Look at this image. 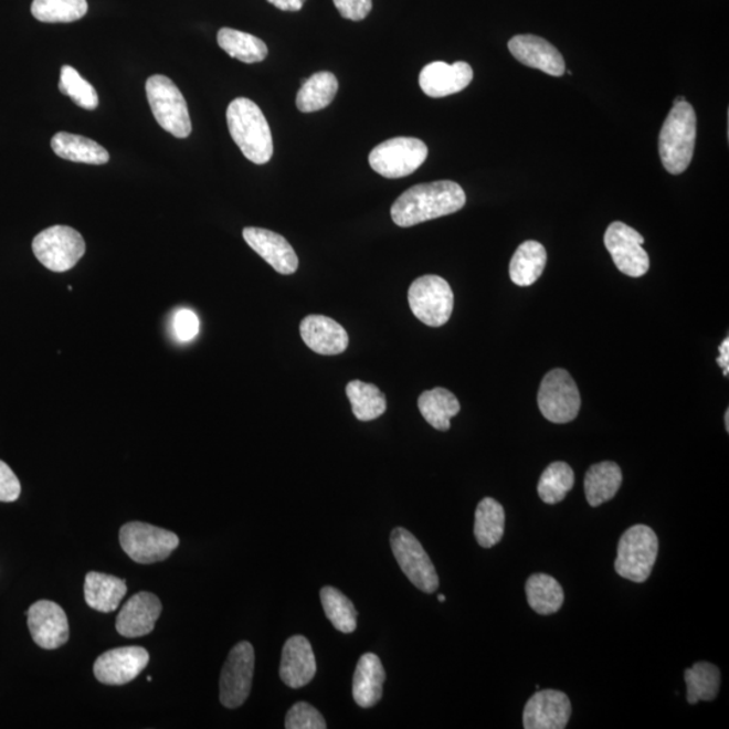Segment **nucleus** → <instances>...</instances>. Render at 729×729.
<instances>
[{
  "mask_svg": "<svg viewBox=\"0 0 729 729\" xmlns=\"http://www.w3.org/2000/svg\"><path fill=\"white\" fill-rule=\"evenodd\" d=\"M465 191L450 180L411 187L401 193L391 209L392 221L400 228H412L433 219L452 215L464 209Z\"/></svg>",
  "mask_w": 729,
  "mask_h": 729,
  "instance_id": "f257e3e1",
  "label": "nucleus"
},
{
  "mask_svg": "<svg viewBox=\"0 0 729 729\" xmlns=\"http://www.w3.org/2000/svg\"><path fill=\"white\" fill-rule=\"evenodd\" d=\"M231 137L249 161L264 166L273 156L271 127L261 108L246 97H239L228 107Z\"/></svg>",
  "mask_w": 729,
  "mask_h": 729,
  "instance_id": "f03ea898",
  "label": "nucleus"
},
{
  "mask_svg": "<svg viewBox=\"0 0 729 729\" xmlns=\"http://www.w3.org/2000/svg\"><path fill=\"white\" fill-rule=\"evenodd\" d=\"M697 117L690 103H676L659 134V156L670 175L684 173L695 154Z\"/></svg>",
  "mask_w": 729,
  "mask_h": 729,
  "instance_id": "7ed1b4c3",
  "label": "nucleus"
},
{
  "mask_svg": "<svg viewBox=\"0 0 729 729\" xmlns=\"http://www.w3.org/2000/svg\"><path fill=\"white\" fill-rule=\"evenodd\" d=\"M659 540L652 528L636 525L628 528L620 538L615 570L623 579L642 583L652 575Z\"/></svg>",
  "mask_w": 729,
  "mask_h": 729,
  "instance_id": "20e7f679",
  "label": "nucleus"
},
{
  "mask_svg": "<svg viewBox=\"0 0 729 729\" xmlns=\"http://www.w3.org/2000/svg\"><path fill=\"white\" fill-rule=\"evenodd\" d=\"M151 113L157 124L173 137L187 138L192 131L186 97L169 77L155 75L146 82Z\"/></svg>",
  "mask_w": 729,
  "mask_h": 729,
  "instance_id": "39448f33",
  "label": "nucleus"
},
{
  "mask_svg": "<svg viewBox=\"0 0 729 729\" xmlns=\"http://www.w3.org/2000/svg\"><path fill=\"white\" fill-rule=\"evenodd\" d=\"M119 542L134 562L150 564L161 562L172 554L180 539L175 532L148 522L130 521L120 528Z\"/></svg>",
  "mask_w": 729,
  "mask_h": 729,
  "instance_id": "423d86ee",
  "label": "nucleus"
},
{
  "mask_svg": "<svg viewBox=\"0 0 729 729\" xmlns=\"http://www.w3.org/2000/svg\"><path fill=\"white\" fill-rule=\"evenodd\" d=\"M429 148L421 139L398 137L377 145L369 155L370 167L387 179H401L423 166Z\"/></svg>",
  "mask_w": 729,
  "mask_h": 729,
  "instance_id": "0eeeda50",
  "label": "nucleus"
},
{
  "mask_svg": "<svg viewBox=\"0 0 729 729\" xmlns=\"http://www.w3.org/2000/svg\"><path fill=\"white\" fill-rule=\"evenodd\" d=\"M409 303L411 311L422 324L441 327L452 318L454 294L445 278L427 275L411 284Z\"/></svg>",
  "mask_w": 729,
  "mask_h": 729,
  "instance_id": "6e6552de",
  "label": "nucleus"
},
{
  "mask_svg": "<svg viewBox=\"0 0 729 729\" xmlns=\"http://www.w3.org/2000/svg\"><path fill=\"white\" fill-rule=\"evenodd\" d=\"M538 405L551 423L573 422L581 409V394L573 377L563 369L547 373L539 388Z\"/></svg>",
  "mask_w": 729,
  "mask_h": 729,
  "instance_id": "1a4fd4ad",
  "label": "nucleus"
},
{
  "mask_svg": "<svg viewBox=\"0 0 729 729\" xmlns=\"http://www.w3.org/2000/svg\"><path fill=\"white\" fill-rule=\"evenodd\" d=\"M33 252L36 260L49 271L66 272L83 257L85 242L75 229L52 226L35 236Z\"/></svg>",
  "mask_w": 729,
  "mask_h": 729,
  "instance_id": "9d476101",
  "label": "nucleus"
},
{
  "mask_svg": "<svg viewBox=\"0 0 729 729\" xmlns=\"http://www.w3.org/2000/svg\"><path fill=\"white\" fill-rule=\"evenodd\" d=\"M391 547L406 579L422 592L434 593L440 587V579L421 542L409 530L398 527L391 533Z\"/></svg>",
  "mask_w": 729,
  "mask_h": 729,
  "instance_id": "9b49d317",
  "label": "nucleus"
},
{
  "mask_svg": "<svg viewBox=\"0 0 729 729\" xmlns=\"http://www.w3.org/2000/svg\"><path fill=\"white\" fill-rule=\"evenodd\" d=\"M254 665L255 655L251 643L241 642L231 648L219 683V698L223 707L235 709L247 700L252 690Z\"/></svg>",
  "mask_w": 729,
  "mask_h": 729,
  "instance_id": "f8f14e48",
  "label": "nucleus"
},
{
  "mask_svg": "<svg viewBox=\"0 0 729 729\" xmlns=\"http://www.w3.org/2000/svg\"><path fill=\"white\" fill-rule=\"evenodd\" d=\"M604 243L620 272L630 277L646 275L649 258L642 246L644 239L635 229L623 222H613L605 231Z\"/></svg>",
  "mask_w": 729,
  "mask_h": 729,
  "instance_id": "ddd939ff",
  "label": "nucleus"
},
{
  "mask_svg": "<svg viewBox=\"0 0 729 729\" xmlns=\"http://www.w3.org/2000/svg\"><path fill=\"white\" fill-rule=\"evenodd\" d=\"M30 634L36 646L56 649L70 640V624L63 608L53 601H36L28 611Z\"/></svg>",
  "mask_w": 729,
  "mask_h": 729,
  "instance_id": "4468645a",
  "label": "nucleus"
},
{
  "mask_svg": "<svg viewBox=\"0 0 729 729\" xmlns=\"http://www.w3.org/2000/svg\"><path fill=\"white\" fill-rule=\"evenodd\" d=\"M148 665L149 653L144 647H119L96 659L94 674L102 684L120 686L136 679Z\"/></svg>",
  "mask_w": 729,
  "mask_h": 729,
  "instance_id": "2eb2a0df",
  "label": "nucleus"
},
{
  "mask_svg": "<svg viewBox=\"0 0 729 729\" xmlns=\"http://www.w3.org/2000/svg\"><path fill=\"white\" fill-rule=\"evenodd\" d=\"M571 716V702L563 691L540 690L527 701L522 712L526 729H563Z\"/></svg>",
  "mask_w": 729,
  "mask_h": 729,
  "instance_id": "dca6fc26",
  "label": "nucleus"
},
{
  "mask_svg": "<svg viewBox=\"0 0 729 729\" xmlns=\"http://www.w3.org/2000/svg\"><path fill=\"white\" fill-rule=\"evenodd\" d=\"M242 234L247 245L279 275H294L299 267V258L294 247L283 235L260 228L243 229Z\"/></svg>",
  "mask_w": 729,
  "mask_h": 729,
  "instance_id": "f3484780",
  "label": "nucleus"
},
{
  "mask_svg": "<svg viewBox=\"0 0 729 729\" xmlns=\"http://www.w3.org/2000/svg\"><path fill=\"white\" fill-rule=\"evenodd\" d=\"M509 52L519 63L547 75L562 76L567 66L562 54L549 41L532 34L515 35L508 42Z\"/></svg>",
  "mask_w": 729,
  "mask_h": 729,
  "instance_id": "a211bd4d",
  "label": "nucleus"
},
{
  "mask_svg": "<svg viewBox=\"0 0 729 729\" xmlns=\"http://www.w3.org/2000/svg\"><path fill=\"white\" fill-rule=\"evenodd\" d=\"M161 612V601L156 594L139 592L122 608L115 627L125 637L149 635L155 630Z\"/></svg>",
  "mask_w": 729,
  "mask_h": 729,
  "instance_id": "6ab92c4d",
  "label": "nucleus"
},
{
  "mask_svg": "<svg viewBox=\"0 0 729 729\" xmlns=\"http://www.w3.org/2000/svg\"><path fill=\"white\" fill-rule=\"evenodd\" d=\"M473 81L472 66L464 61L453 65L435 61L425 65L419 75V85L430 97H445L461 93Z\"/></svg>",
  "mask_w": 729,
  "mask_h": 729,
  "instance_id": "aec40b11",
  "label": "nucleus"
},
{
  "mask_svg": "<svg viewBox=\"0 0 729 729\" xmlns=\"http://www.w3.org/2000/svg\"><path fill=\"white\" fill-rule=\"evenodd\" d=\"M316 674V661L307 637L295 635L285 642L279 664V677L290 689H300L311 683Z\"/></svg>",
  "mask_w": 729,
  "mask_h": 729,
  "instance_id": "412c9836",
  "label": "nucleus"
},
{
  "mask_svg": "<svg viewBox=\"0 0 729 729\" xmlns=\"http://www.w3.org/2000/svg\"><path fill=\"white\" fill-rule=\"evenodd\" d=\"M304 344L321 356H338L348 349L349 336L338 321L325 315H309L300 324Z\"/></svg>",
  "mask_w": 729,
  "mask_h": 729,
  "instance_id": "4be33fe9",
  "label": "nucleus"
},
{
  "mask_svg": "<svg viewBox=\"0 0 729 729\" xmlns=\"http://www.w3.org/2000/svg\"><path fill=\"white\" fill-rule=\"evenodd\" d=\"M385 678L384 666L379 656L372 653L363 654L352 677V698L358 707L372 708L380 702Z\"/></svg>",
  "mask_w": 729,
  "mask_h": 729,
  "instance_id": "5701e85b",
  "label": "nucleus"
},
{
  "mask_svg": "<svg viewBox=\"0 0 729 729\" xmlns=\"http://www.w3.org/2000/svg\"><path fill=\"white\" fill-rule=\"evenodd\" d=\"M127 593L126 581L118 577L89 571L85 575V603L97 612L109 613L118 610Z\"/></svg>",
  "mask_w": 729,
  "mask_h": 729,
  "instance_id": "b1692460",
  "label": "nucleus"
},
{
  "mask_svg": "<svg viewBox=\"0 0 729 729\" xmlns=\"http://www.w3.org/2000/svg\"><path fill=\"white\" fill-rule=\"evenodd\" d=\"M52 149L63 160L105 166L109 160L108 151L93 139L76 134L57 133L52 138Z\"/></svg>",
  "mask_w": 729,
  "mask_h": 729,
  "instance_id": "393cba45",
  "label": "nucleus"
},
{
  "mask_svg": "<svg viewBox=\"0 0 729 729\" xmlns=\"http://www.w3.org/2000/svg\"><path fill=\"white\" fill-rule=\"evenodd\" d=\"M623 483V473L615 462H600L589 467L585 476V495L589 506L595 508L612 500Z\"/></svg>",
  "mask_w": 729,
  "mask_h": 729,
  "instance_id": "a878e982",
  "label": "nucleus"
},
{
  "mask_svg": "<svg viewBox=\"0 0 729 729\" xmlns=\"http://www.w3.org/2000/svg\"><path fill=\"white\" fill-rule=\"evenodd\" d=\"M547 252L542 243L526 241L515 252L509 265L510 279L519 287H530L542 276Z\"/></svg>",
  "mask_w": 729,
  "mask_h": 729,
  "instance_id": "bb28decb",
  "label": "nucleus"
},
{
  "mask_svg": "<svg viewBox=\"0 0 729 729\" xmlns=\"http://www.w3.org/2000/svg\"><path fill=\"white\" fill-rule=\"evenodd\" d=\"M418 406L425 422L440 431L450 430L452 418L461 411L458 399L445 388L423 392L418 399Z\"/></svg>",
  "mask_w": 729,
  "mask_h": 729,
  "instance_id": "cd10ccee",
  "label": "nucleus"
},
{
  "mask_svg": "<svg viewBox=\"0 0 729 729\" xmlns=\"http://www.w3.org/2000/svg\"><path fill=\"white\" fill-rule=\"evenodd\" d=\"M474 537L484 549L500 543L506 530V510L495 498L485 497L479 501L474 516Z\"/></svg>",
  "mask_w": 729,
  "mask_h": 729,
  "instance_id": "c85d7f7f",
  "label": "nucleus"
},
{
  "mask_svg": "<svg viewBox=\"0 0 729 729\" xmlns=\"http://www.w3.org/2000/svg\"><path fill=\"white\" fill-rule=\"evenodd\" d=\"M338 93V81L331 72L315 73L303 81L296 96V106L302 113H315L330 106Z\"/></svg>",
  "mask_w": 729,
  "mask_h": 729,
  "instance_id": "c756f323",
  "label": "nucleus"
},
{
  "mask_svg": "<svg viewBox=\"0 0 729 729\" xmlns=\"http://www.w3.org/2000/svg\"><path fill=\"white\" fill-rule=\"evenodd\" d=\"M526 594L528 605L543 616L557 613L564 601L561 583L554 577L543 573L532 574L527 580Z\"/></svg>",
  "mask_w": 729,
  "mask_h": 729,
  "instance_id": "7c9ffc66",
  "label": "nucleus"
},
{
  "mask_svg": "<svg viewBox=\"0 0 729 729\" xmlns=\"http://www.w3.org/2000/svg\"><path fill=\"white\" fill-rule=\"evenodd\" d=\"M218 45L230 57L246 64L261 63L267 56V46L263 40L235 29L223 28L219 30Z\"/></svg>",
  "mask_w": 729,
  "mask_h": 729,
  "instance_id": "2f4dec72",
  "label": "nucleus"
},
{
  "mask_svg": "<svg viewBox=\"0 0 729 729\" xmlns=\"http://www.w3.org/2000/svg\"><path fill=\"white\" fill-rule=\"evenodd\" d=\"M346 394L352 413L360 422L374 421L387 411L385 394L373 384L360 380L350 381L346 385Z\"/></svg>",
  "mask_w": 729,
  "mask_h": 729,
  "instance_id": "473e14b6",
  "label": "nucleus"
},
{
  "mask_svg": "<svg viewBox=\"0 0 729 729\" xmlns=\"http://www.w3.org/2000/svg\"><path fill=\"white\" fill-rule=\"evenodd\" d=\"M686 688H688V702L696 705L700 701H712L719 695L721 674L719 667L708 662L697 664L685 672Z\"/></svg>",
  "mask_w": 729,
  "mask_h": 729,
  "instance_id": "72a5a7b5",
  "label": "nucleus"
},
{
  "mask_svg": "<svg viewBox=\"0 0 729 729\" xmlns=\"http://www.w3.org/2000/svg\"><path fill=\"white\" fill-rule=\"evenodd\" d=\"M574 486V472L567 462H552L540 476L538 494L540 500L550 506L561 503Z\"/></svg>",
  "mask_w": 729,
  "mask_h": 729,
  "instance_id": "f704fd0d",
  "label": "nucleus"
},
{
  "mask_svg": "<svg viewBox=\"0 0 729 729\" xmlns=\"http://www.w3.org/2000/svg\"><path fill=\"white\" fill-rule=\"evenodd\" d=\"M320 601L332 627L344 634H351L357 628V611L349 598L332 587H325L320 591Z\"/></svg>",
  "mask_w": 729,
  "mask_h": 729,
  "instance_id": "c9c22d12",
  "label": "nucleus"
},
{
  "mask_svg": "<svg viewBox=\"0 0 729 729\" xmlns=\"http://www.w3.org/2000/svg\"><path fill=\"white\" fill-rule=\"evenodd\" d=\"M87 0H33L32 14L45 23H70L87 14Z\"/></svg>",
  "mask_w": 729,
  "mask_h": 729,
  "instance_id": "e433bc0d",
  "label": "nucleus"
},
{
  "mask_svg": "<svg viewBox=\"0 0 729 729\" xmlns=\"http://www.w3.org/2000/svg\"><path fill=\"white\" fill-rule=\"evenodd\" d=\"M59 89L61 94L70 96L77 106L93 112L99 106V96H97L93 84L78 75L75 68L64 65L61 68Z\"/></svg>",
  "mask_w": 729,
  "mask_h": 729,
  "instance_id": "4c0bfd02",
  "label": "nucleus"
},
{
  "mask_svg": "<svg viewBox=\"0 0 729 729\" xmlns=\"http://www.w3.org/2000/svg\"><path fill=\"white\" fill-rule=\"evenodd\" d=\"M287 729H326L324 716L307 702H297L288 710L285 717Z\"/></svg>",
  "mask_w": 729,
  "mask_h": 729,
  "instance_id": "58836bf2",
  "label": "nucleus"
},
{
  "mask_svg": "<svg viewBox=\"0 0 729 729\" xmlns=\"http://www.w3.org/2000/svg\"><path fill=\"white\" fill-rule=\"evenodd\" d=\"M200 321L191 309L181 308L176 311L172 319L173 336L179 342H191L198 336Z\"/></svg>",
  "mask_w": 729,
  "mask_h": 729,
  "instance_id": "ea45409f",
  "label": "nucleus"
},
{
  "mask_svg": "<svg viewBox=\"0 0 729 729\" xmlns=\"http://www.w3.org/2000/svg\"><path fill=\"white\" fill-rule=\"evenodd\" d=\"M21 495V483L6 462L0 461V501L12 503Z\"/></svg>",
  "mask_w": 729,
  "mask_h": 729,
  "instance_id": "a19ab883",
  "label": "nucleus"
},
{
  "mask_svg": "<svg viewBox=\"0 0 729 729\" xmlns=\"http://www.w3.org/2000/svg\"><path fill=\"white\" fill-rule=\"evenodd\" d=\"M332 2L345 20L355 22L364 20L373 8L372 0H332Z\"/></svg>",
  "mask_w": 729,
  "mask_h": 729,
  "instance_id": "79ce46f5",
  "label": "nucleus"
},
{
  "mask_svg": "<svg viewBox=\"0 0 729 729\" xmlns=\"http://www.w3.org/2000/svg\"><path fill=\"white\" fill-rule=\"evenodd\" d=\"M271 4L275 6L278 10L283 11H300L306 0H267Z\"/></svg>",
  "mask_w": 729,
  "mask_h": 729,
  "instance_id": "37998d69",
  "label": "nucleus"
},
{
  "mask_svg": "<svg viewBox=\"0 0 729 729\" xmlns=\"http://www.w3.org/2000/svg\"><path fill=\"white\" fill-rule=\"evenodd\" d=\"M720 356L717 358V363L720 364L722 368V373H725L726 377H728L729 372V339L728 337L722 340V344L720 345L719 348Z\"/></svg>",
  "mask_w": 729,
  "mask_h": 729,
  "instance_id": "c03bdc74",
  "label": "nucleus"
},
{
  "mask_svg": "<svg viewBox=\"0 0 729 729\" xmlns=\"http://www.w3.org/2000/svg\"><path fill=\"white\" fill-rule=\"evenodd\" d=\"M726 429H727V433H728V431H729V410H727V412H726Z\"/></svg>",
  "mask_w": 729,
  "mask_h": 729,
  "instance_id": "a18cd8bd",
  "label": "nucleus"
},
{
  "mask_svg": "<svg viewBox=\"0 0 729 729\" xmlns=\"http://www.w3.org/2000/svg\"><path fill=\"white\" fill-rule=\"evenodd\" d=\"M683 102H686L685 97L684 96H678V97H676V101H674V105H676V103H683Z\"/></svg>",
  "mask_w": 729,
  "mask_h": 729,
  "instance_id": "49530a36",
  "label": "nucleus"
},
{
  "mask_svg": "<svg viewBox=\"0 0 729 729\" xmlns=\"http://www.w3.org/2000/svg\"><path fill=\"white\" fill-rule=\"evenodd\" d=\"M437 600H440V601H441V603H445V601H446V598H445V595H443V594H440V595H437Z\"/></svg>",
  "mask_w": 729,
  "mask_h": 729,
  "instance_id": "de8ad7c7",
  "label": "nucleus"
}]
</instances>
